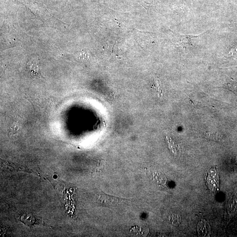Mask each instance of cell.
Listing matches in <instances>:
<instances>
[{"label":"cell","mask_w":237,"mask_h":237,"mask_svg":"<svg viewBox=\"0 0 237 237\" xmlns=\"http://www.w3.org/2000/svg\"><path fill=\"white\" fill-rule=\"evenodd\" d=\"M205 136L208 139L214 141H220L222 138L221 135L217 133L206 132L205 133Z\"/></svg>","instance_id":"obj_6"},{"label":"cell","mask_w":237,"mask_h":237,"mask_svg":"<svg viewBox=\"0 0 237 237\" xmlns=\"http://www.w3.org/2000/svg\"><path fill=\"white\" fill-rule=\"evenodd\" d=\"M27 68L30 75L34 78H43L40 73L39 61L37 59H33L27 63Z\"/></svg>","instance_id":"obj_2"},{"label":"cell","mask_w":237,"mask_h":237,"mask_svg":"<svg viewBox=\"0 0 237 237\" xmlns=\"http://www.w3.org/2000/svg\"><path fill=\"white\" fill-rule=\"evenodd\" d=\"M122 199V198L106 195L103 193L100 194L97 198L98 201L100 203L108 206L115 205L121 201Z\"/></svg>","instance_id":"obj_3"},{"label":"cell","mask_w":237,"mask_h":237,"mask_svg":"<svg viewBox=\"0 0 237 237\" xmlns=\"http://www.w3.org/2000/svg\"><path fill=\"white\" fill-rule=\"evenodd\" d=\"M237 55V45L231 49L228 53V56H235Z\"/></svg>","instance_id":"obj_7"},{"label":"cell","mask_w":237,"mask_h":237,"mask_svg":"<svg viewBox=\"0 0 237 237\" xmlns=\"http://www.w3.org/2000/svg\"><path fill=\"white\" fill-rule=\"evenodd\" d=\"M166 141L168 144V147L173 153L174 155H178L180 152L179 147L176 143L171 138L166 137Z\"/></svg>","instance_id":"obj_5"},{"label":"cell","mask_w":237,"mask_h":237,"mask_svg":"<svg viewBox=\"0 0 237 237\" xmlns=\"http://www.w3.org/2000/svg\"><path fill=\"white\" fill-rule=\"evenodd\" d=\"M197 231L200 236L209 237L211 233L210 226L206 220H202L198 224Z\"/></svg>","instance_id":"obj_4"},{"label":"cell","mask_w":237,"mask_h":237,"mask_svg":"<svg viewBox=\"0 0 237 237\" xmlns=\"http://www.w3.org/2000/svg\"><path fill=\"white\" fill-rule=\"evenodd\" d=\"M206 182L210 190L216 192L219 187V178L218 171L215 168L210 169L206 177Z\"/></svg>","instance_id":"obj_1"}]
</instances>
